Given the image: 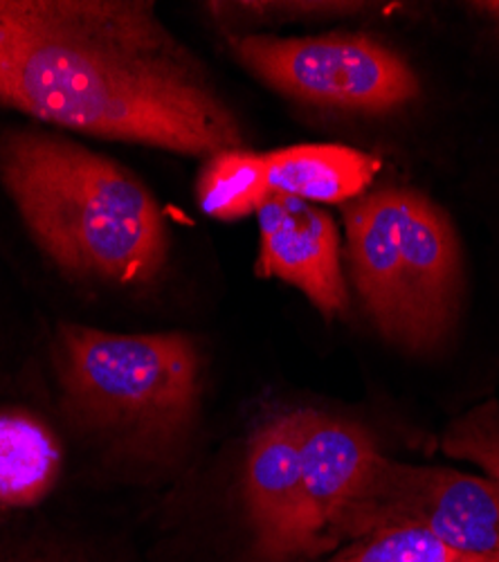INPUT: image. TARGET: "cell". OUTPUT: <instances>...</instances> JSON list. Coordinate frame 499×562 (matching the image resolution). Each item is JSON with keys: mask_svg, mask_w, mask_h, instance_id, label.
Wrapping results in <instances>:
<instances>
[{"mask_svg": "<svg viewBox=\"0 0 499 562\" xmlns=\"http://www.w3.org/2000/svg\"><path fill=\"white\" fill-rule=\"evenodd\" d=\"M50 356L66 418L109 457L165 463L190 437L203 364L188 334L59 324Z\"/></svg>", "mask_w": 499, "mask_h": 562, "instance_id": "3", "label": "cell"}, {"mask_svg": "<svg viewBox=\"0 0 499 562\" xmlns=\"http://www.w3.org/2000/svg\"><path fill=\"white\" fill-rule=\"evenodd\" d=\"M0 184L38 250L64 274L131 289L156 281L167 261V227L149 187L75 139L0 131Z\"/></svg>", "mask_w": 499, "mask_h": 562, "instance_id": "2", "label": "cell"}, {"mask_svg": "<svg viewBox=\"0 0 499 562\" xmlns=\"http://www.w3.org/2000/svg\"><path fill=\"white\" fill-rule=\"evenodd\" d=\"M64 468L53 426L19 405L0 407V508H32L48 497Z\"/></svg>", "mask_w": 499, "mask_h": 562, "instance_id": "11", "label": "cell"}, {"mask_svg": "<svg viewBox=\"0 0 499 562\" xmlns=\"http://www.w3.org/2000/svg\"><path fill=\"white\" fill-rule=\"evenodd\" d=\"M0 106L180 156L248 149L235 111L140 0H0Z\"/></svg>", "mask_w": 499, "mask_h": 562, "instance_id": "1", "label": "cell"}, {"mask_svg": "<svg viewBox=\"0 0 499 562\" xmlns=\"http://www.w3.org/2000/svg\"><path fill=\"white\" fill-rule=\"evenodd\" d=\"M439 446L447 457L479 465L499 488V403H481L452 420Z\"/></svg>", "mask_w": 499, "mask_h": 562, "instance_id": "14", "label": "cell"}, {"mask_svg": "<svg viewBox=\"0 0 499 562\" xmlns=\"http://www.w3.org/2000/svg\"><path fill=\"white\" fill-rule=\"evenodd\" d=\"M353 420L306 407L302 437V562L336 551V531L378 457Z\"/></svg>", "mask_w": 499, "mask_h": 562, "instance_id": "8", "label": "cell"}, {"mask_svg": "<svg viewBox=\"0 0 499 562\" xmlns=\"http://www.w3.org/2000/svg\"><path fill=\"white\" fill-rule=\"evenodd\" d=\"M313 562H475L432 533L415 527H389L362 536Z\"/></svg>", "mask_w": 499, "mask_h": 562, "instance_id": "13", "label": "cell"}, {"mask_svg": "<svg viewBox=\"0 0 499 562\" xmlns=\"http://www.w3.org/2000/svg\"><path fill=\"white\" fill-rule=\"evenodd\" d=\"M470 8H475L477 12L488 16L499 27V3H473Z\"/></svg>", "mask_w": 499, "mask_h": 562, "instance_id": "16", "label": "cell"}, {"mask_svg": "<svg viewBox=\"0 0 499 562\" xmlns=\"http://www.w3.org/2000/svg\"><path fill=\"white\" fill-rule=\"evenodd\" d=\"M228 43L248 72L302 104L385 113L419 95V79L410 64L365 34L295 38L235 34Z\"/></svg>", "mask_w": 499, "mask_h": 562, "instance_id": "5", "label": "cell"}, {"mask_svg": "<svg viewBox=\"0 0 499 562\" xmlns=\"http://www.w3.org/2000/svg\"><path fill=\"white\" fill-rule=\"evenodd\" d=\"M306 407L270 416L243 463V508L254 562H302V437Z\"/></svg>", "mask_w": 499, "mask_h": 562, "instance_id": "7", "label": "cell"}, {"mask_svg": "<svg viewBox=\"0 0 499 562\" xmlns=\"http://www.w3.org/2000/svg\"><path fill=\"white\" fill-rule=\"evenodd\" d=\"M272 194L342 205L365 194L381 169L367 151L344 145H295L265 154Z\"/></svg>", "mask_w": 499, "mask_h": 562, "instance_id": "10", "label": "cell"}, {"mask_svg": "<svg viewBox=\"0 0 499 562\" xmlns=\"http://www.w3.org/2000/svg\"><path fill=\"white\" fill-rule=\"evenodd\" d=\"M0 562H72L61 553H53V547L25 540L0 542Z\"/></svg>", "mask_w": 499, "mask_h": 562, "instance_id": "15", "label": "cell"}, {"mask_svg": "<svg viewBox=\"0 0 499 562\" xmlns=\"http://www.w3.org/2000/svg\"><path fill=\"white\" fill-rule=\"evenodd\" d=\"M389 527L423 529L475 562H499V488L488 477L381 452L336 531V549Z\"/></svg>", "mask_w": 499, "mask_h": 562, "instance_id": "6", "label": "cell"}, {"mask_svg": "<svg viewBox=\"0 0 499 562\" xmlns=\"http://www.w3.org/2000/svg\"><path fill=\"white\" fill-rule=\"evenodd\" d=\"M270 194L265 154L250 149L207 158L196 180L201 210L218 221H239L257 214Z\"/></svg>", "mask_w": 499, "mask_h": 562, "instance_id": "12", "label": "cell"}, {"mask_svg": "<svg viewBox=\"0 0 499 562\" xmlns=\"http://www.w3.org/2000/svg\"><path fill=\"white\" fill-rule=\"evenodd\" d=\"M259 272L302 291L325 317L344 315L349 293L333 218L295 196L270 194L257 212Z\"/></svg>", "mask_w": 499, "mask_h": 562, "instance_id": "9", "label": "cell"}, {"mask_svg": "<svg viewBox=\"0 0 499 562\" xmlns=\"http://www.w3.org/2000/svg\"><path fill=\"white\" fill-rule=\"evenodd\" d=\"M353 284L385 340L436 349L464 291L462 248L445 212L412 187L387 184L344 207Z\"/></svg>", "mask_w": 499, "mask_h": 562, "instance_id": "4", "label": "cell"}]
</instances>
